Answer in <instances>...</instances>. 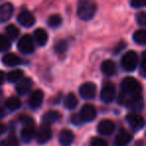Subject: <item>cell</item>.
<instances>
[{"label":"cell","mask_w":146,"mask_h":146,"mask_svg":"<svg viewBox=\"0 0 146 146\" xmlns=\"http://www.w3.org/2000/svg\"><path fill=\"white\" fill-rule=\"evenodd\" d=\"M97 10V5L93 1L90 0H83L80 1L77 8V15L82 20H90L93 18Z\"/></svg>","instance_id":"obj_1"},{"label":"cell","mask_w":146,"mask_h":146,"mask_svg":"<svg viewBox=\"0 0 146 146\" xmlns=\"http://www.w3.org/2000/svg\"><path fill=\"white\" fill-rule=\"evenodd\" d=\"M121 88L124 91V93L130 95L132 97L140 95L141 91V85L140 83L133 77H126L122 80Z\"/></svg>","instance_id":"obj_2"},{"label":"cell","mask_w":146,"mask_h":146,"mask_svg":"<svg viewBox=\"0 0 146 146\" xmlns=\"http://www.w3.org/2000/svg\"><path fill=\"white\" fill-rule=\"evenodd\" d=\"M138 65V55L135 51H128L122 56L121 66L126 71H133Z\"/></svg>","instance_id":"obj_3"},{"label":"cell","mask_w":146,"mask_h":146,"mask_svg":"<svg viewBox=\"0 0 146 146\" xmlns=\"http://www.w3.org/2000/svg\"><path fill=\"white\" fill-rule=\"evenodd\" d=\"M18 49L24 54H29L34 51V43L30 35H24L20 38L17 44Z\"/></svg>","instance_id":"obj_4"},{"label":"cell","mask_w":146,"mask_h":146,"mask_svg":"<svg viewBox=\"0 0 146 146\" xmlns=\"http://www.w3.org/2000/svg\"><path fill=\"white\" fill-rule=\"evenodd\" d=\"M115 97V86L111 82H106L101 89V99L104 102L113 101Z\"/></svg>","instance_id":"obj_5"},{"label":"cell","mask_w":146,"mask_h":146,"mask_svg":"<svg viewBox=\"0 0 146 146\" xmlns=\"http://www.w3.org/2000/svg\"><path fill=\"white\" fill-rule=\"evenodd\" d=\"M80 95L85 99H92L96 94V85L92 82H86L80 86Z\"/></svg>","instance_id":"obj_6"},{"label":"cell","mask_w":146,"mask_h":146,"mask_svg":"<svg viewBox=\"0 0 146 146\" xmlns=\"http://www.w3.org/2000/svg\"><path fill=\"white\" fill-rule=\"evenodd\" d=\"M82 121H92L96 117V108L92 104H85L79 113Z\"/></svg>","instance_id":"obj_7"},{"label":"cell","mask_w":146,"mask_h":146,"mask_svg":"<svg viewBox=\"0 0 146 146\" xmlns=\"http://www.w3.org/2000/svg\"><path fill=\"white\" fill-rule=\"evenodd\" d=\"M97 130L102 135H110L115 130V124L109 119H103L99 122L97 126Z\"/></svg>","instance_id":"obj_8"},{"label":"cell","mask_w":146,"mask_h":146,"mask_svg":"<svg viewBox=\"0 0 146 146\" xmlns=\"http://www.w3.org/2000/svg\"><path fill=\"white\" fill-rule=\"evenodd\" d=\"M17 21H18L22 26L30 27L35 23V18L32 15V13L29 12L28 10H23L19 13L18 17H17Z\"/></svg>","instance_id":"obj_9"},{"label":"cell","mask_w":146,"mask_h":146,"mask_svg":"<svg viewBox=\"0 0 146 146\" xmlns=\"http://www.w3.org/2000/svg\"><path fill=\"white\" fill-rule=\"evenodd\" d=\"M13 11H14V8L11 3H4L0 5V23L6 22L7 20H9L12 16Z\"/></svg>","instance_id":"obj_10"},{"label":"cell","mask_w":146,"mask_h":146,"mask_svg":"<svg viewBox=\"0 0 146 146\" xmlns=\"http://www.w3.org/2000/svg\"><path fill=\"white\" fill-rule=\"evenodd\" d=\"M128 123L134 128V129H140L141 127H143L144 125V120L139 114L136 113H130L126 116Z\"/></svg>","instance_id":"obj_11"},{"label":"cell","mask_w":146,"mask_h":146,"mask_svg":"<svg viewBox=\"0 0 146 146\" xmlns=\"http://www.w3.org/2000/svg\"><path fill=\"white\" fill-rule=\"evenodd\" d=\"M74 140V134L71 130L63 129L59 134V142L62 146H69Z\"/></svg>","instance_id":"obj_12"},{"label":"cell","mask_w":146,"mask_h":146,"mask_svg":"<svg viewBox=\"0 0 146 146\" xmlns=\"http://www.w3.org/2000/svg\"><path fill=\"white\" fill-rule=\"evenodd\" d=\"M42 101H43V92L41 90H35L34 92H32V94L29 97L28 103L31 108H37L41 105Z\"/></svg>","instance_id":"obj_13"},{"label":"cell","mask_w":146,"mask_h":146,"mask_svg":"<svg viewBox=\"0 0 146 146\" xmlns=\"http://www.w3.org/2000/svg\"><path fill=\"white\" fill-rule=\"evenodd\" d=\"M132 139L131 134L126 130H121L115 137V145L116 146H125Z\"/></svg>","instance_id":"obj_14"},{"label":"cell","mask_w":146,"mask_h":146,"mask_svg":"<svg viewBox=\"0 0 146 146\" xmlns=\"http://www.w3.org/2000/svg\"><path fill=\"white\" fill-rule=\"evenodd\" d=\"M37 141L39 143H45V142L49 141L52 137V131L47 125H44L40 128V130L37 133Z\"/></svg>","instance_id":"obj_15"},{"label":"cell","mask_w":146,"mask_h":146,"mask_svg":"<svg viewBox=\"0 0 146 146\" xmlns=\"http://www.w3.org/2000/svg\"><path fill=\"white\" fill-rule=\"evenodd\" d=\"M31 87H32V80L30 78H24L18 81V84L16 85V91L23 95V94H26Z\"/></svg>","instance_id":"obj_16"},{"label":"cell","mask_w":146,"mask_h":146,"mask_svg":"<svg viewBox=\"0 0 146 146\" xmlns=\"http://www.w3.org/2000/svg\"><path fill=\"white\" fill-rule=\"evenodd\" d=\"M2 62L4 63L6 66H15L22 63V59L19 56H17L14 53H7L3 56Z\"/></svg>","instance_id":"obj_17"},{"label":"cell","mask_w":146,"mask_h":146,"mask_svg":"<svg viewBox=\"0 0 146 146\" xmlns=\"http://www.w3.org/2000/svg\"><path fill=\"white\" fill-rule=\"evenodd\" d=\"M35 136V128L33 124H28L25 125L21 130V137H22L23 141L29 142L34 138Z\"/></svg>","instance_id":"obj_18"},{"label":"cell","mask_w":146,"mask_h":146,"mask_svg":"<svg viewBox=\"0 0 146 146\" xmlns=\"http://www.w3.org/2000/svg\"><path fill=\"white\" fill-rule=\"evenodd\" d=\"M101 70L103 72V74H105V75L112 76L116 73V65L113 61L108 59V60H105L102 62Z\"/></svg>","instance_id":"obj_19"},{"label":"cell","mask_w":146,"mask_h":146,"mask_svg":"<svg viewBox=\"0 0 146 146\" xmlns=\"http://www.w3.org/2000/svg\"><path fill=\"white\" fill-rule=\"evenodd\" d=\"M34 38L40 46H43V45L46 44L47 40H48V34H47V32L44 29L37 28L34 31Z\"/></svg>","instance_id":"obj_20"},{"label":"cell","mask_w":146,"mask_h":146,"mask_svg":"<svg viewBox=\"0 0 146 146\" xmlns=\"http://www.w3.org/2000/svg\"><path fill=\"white\" fill-rule=\"evenodd\" d=\"M60 117H61V115L59 112L54 111V110H50V111H47L46 113L43 115L42 120L45 124H50V123H53V122H56Z\"/></svg>","instance_id":"obj_21"},{"label":"cell","mask_w":146,"mask_h":146,"mask_svg":"<svg viewBox=\"0 0 146 146\" xmlns=\"http://www.w3.org/2000/svg\"><path fill=\"white\" fill-rule=\"evenodd\" d=\"M77 104H78V100L73 93H69L66 96L64 101V106L67 109H74L77 106Z\"/></svg>","instance_id":"obj_22"},{"label":"cell","mask_w":146,"mask_h":146,"mask_svg":"<svg viewBox=\"0 0 146 146\" xmlns=\"http://www.w3.org/2000/svg\"><path fill=\"white\" fill-rule=\"evenodd\" d=\"M5 104H6L8 109L16 110L21 106V100L18 97H16V96H12V97H9L6 100V103Z\"/></svg>","instance_id":"obj_23"},{"label":"cell","mask_w":146,"mask_h":146,"mask_svg":"<svg viewBox=\"0 0 146 146\" xmlns=\"http://www.w3.org/2000/svg\"><path fill=\"white\" fill-rule=\"evenodd\" d=\"M133 40L135 41L137 44L140 45H145L146 43V32L143 29H140L134 32L133 34Z\"/></svg>","instance_id":"obj_24"},{"label":"cell","mask_w":146,"mask_h":146,"mask_svg":"<svg viewBox=\"0 0 146 146\" xmlns=\"http://www.w3.org/2000/svg\"><path fill=\"white\" fill-rule=\"evenodd\" d=\"M23 77V71L20 69H17V70H12L8 73L7 78L10 82H17L20 81Z\"/></svg>","instance_id":"obj_25"},{"label":"cell","mask_w":146,"mask_h":146,"mask_svg":"<svg viewBox=\"0 0 146 146\" xmlns=\"http://www.w3.org/2000/svg\"><path fill=\"white\" fill-rule=\"evenodd\" d=\"M6 33H7V38L9 40H14V39H16L18 37L19 29L15 25L10 24L6 27Z\"/></svg>","instance_id":"obj_26"},{"label":"cell","mask_w":146,"mask_h":146,"mask_svg":"<svg viewBox=\"0 0 146 146\" xmlns=\"http://www.w3.org/2000/svg\"><path fill=\"white\" fill-rule=\"evenodd\" d=\"M61 23H62V18L58 14H53L48 18V25L52 28H56V27L60 26Z\"/></svg>","instance_id":"obj_27"},{"label":"cell","mask_w":146,"mask_h":146,"mask_svg":"<svg viewBox=\"0 0 146 146\" xmlns=\"http://www.w3.org/2000/svg\"><path fill=\"white\" fill-rule=\"evenodd\" d=\"M10 46H11L10 40L7 38V36L0 34V52L6 51L7 49L10 48Z\"/></svg>","instance_id":"obj_28"},{"label":"cell","mask_w":146,"mask_h":146,"mask_svg":"<svg viewBox=\"0 0 146 146\" xmlns=\"http://www.w3.org/2000/svg\"><path fill=\"white\" fill-rule=\"evenodd\" d=\"M68 49V42L66 40H61L56 43L55 45V50L58 53H64Z\"/></svg>","instance_id":"obj_29"},{"label":"cell","mask_w":146,"mask_h":146,"mask_svg":"<svg viewBox=\"0 0 146 146\" xmlns=\"http://www.w3.org/2000/svg\"><path fill=\"white\" fill-rule=\"evenodd\" d=\"M90 145L91 146H108L107 142L100 137H93L90 141Z\"/></svg>","instance_id":"obj_30"},{"label":"cell","mask_w":146,"mask_h":146,"mask_svg":"<svg viewBox=\"0 0 146 146\" xmlns=\"http://www.w3.org/2000/svg\"><path fill=\"white\" fill-rule=\"evenodd\" d=\"M7 142H8L9 146H18L19 145V141L17 139V137L15 136L14 133H11L9 135L8 139H7Z\"/></svg>","instance_id":"obj_31"},{"label":"cell","mask_w":146,"mask_h":146,"mask_svg":"<svg viewBox=\"0 0 146 146\" xmlns=\"http://www.w3.org/2000/svg\"><path fill=\"white\" fill-rule=\"evenodd\" d=\"M136 21L138 22V24L140 25H145L146 24V13L145 12H139L136 15Z\"/></svg>","instance_id":"obj_32"},{"label":"cell","mask_w":146,"mask_h":146,"mask_svg":"<svg viewBox=\"0 0 146 146\" xmlns=\"http://www.w3.org/2000/svg\"><path fill=\"white\" fill-rule=\"evenodd\" d=\"M130 5L134 8H141V7L145 6L146 2L144 0H132L130 2Z\"/></svg>","instance_id":"obj_33"},{"label":"cell","mask_w":146,"mask_h":146,"mask_svg":"<svg viewBox=\"0 0 146 146\" xmlns=\"http://www.w3.org/2000/svg\"><path fill=\"white\" fill-rule=\"evenodd\" d=\"M145 60H146L145 52H143V54H142V60H141V74L143 76H145Z\"/></svg>","instance_id":"obj_34"},{"label":"cell","mask_w":146,"mask_h":146,"mask_svg":"<svg viewBox=\"0 0 146 146\" xmlns=\"http://www.w3.org/2000/svg\"><path fill=\"white\" fill-rule=\"evenodd\" d=\"M72 122L73 123H76V124H79L80 122H82V119L80 117L79 114H75V115L72 117Z\"/></svg>","instance_id":"obj_35"},{"label":"cell","mask_w":146,"mask_h":146,"mask_svg":"<svg viewBox=\"0 0 146 146\" xmlns=\"http://www.w3.org/2000/svg\"><path fill=\"white\" fill-rule=\"evenodd\" d=\"M124 46H125V43H124L123 41H121V42H120L119 44H118L117 46L115 47L116 49H114V52H115V53H119V51L121 50V49H123Z\"/></svg>","instance_id":"obj_36"},{"label":"cell","mask_w":146,"mask_h":146,"mask_svg":"<svg viewBox=\"0 0 146 146\" xmlns=\"http://www.w3.org/2000/svg\"><path fill=\"white\" fill-rule=\"evenodd\" d=\"M4 80H5V73L0 70V85H2L4 83Z\"/></svg>","instance_id":"obj_37"},{"label":"cell","mask_w":146,"mask_h":146,"mask_svg":"<svg viewBox=\"0 0 146 146\" xmlns=\"http://www.w3.org/2000/svg\"><path fill=\"white\" fill-rule=\"evenodd\" d=\"M5 130H6V126H5V124H3L2 122H0V134L4 133Z\"/></svg>","instance_id":"obj_38"}]
</instances>
